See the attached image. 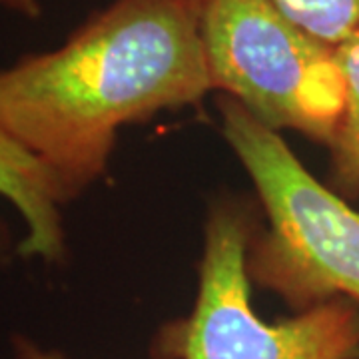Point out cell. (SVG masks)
Returning a JSON list of instances; mask_svg holds the SVG:
<instances>
[{"instance_id":"obj_1","label":"cell","mask_w":359,"mask_h":359,"mask_svg":"<svg viewBox=\"0 0 359 359\" xmlns=\"http://www.w3.org/2000/svg\"><path fill=\"white\" fill-rule=\"evenodd\" d=\"M210 90L198 0H112L60 46L0 66V126L72 202L106 174L120 128Z\"/></svg>"},{"instance_id":"obj_2","label":"cell","mask_w":359,"mask_h":359,"mask_svg":"<svg viewBox=\"0 0 359 359\" xmlns=\"http://www.w3.org/2000/svg\"><path fill=\"white\" fill-rule=\"evenodd\" d=\"M222 132L256 186L268 230L252 236L250 282L297 311L346 297L359 306V212L311 176L282 136L230 96Z\"/></svg>"},{"instance_id":"obj_3","label":"cell","mask_w":359,"mask_h":359,"mask_svg":"<svg viewBox=\"0 0 359 359\" xmlns=\"http://www.w3.org/2000/svg\"><path fill=\"white\" fill-rule=\"evenodd\" d=\"M252 236L244 205H212L196 304L162 332L160 359H359V306L346 297L280 321L257 316L248 276Z\"/></svg>"},{"instance_id":"obj_4","label":"cell","mask_w":359,"mask_h":359,"mask_svg":"<svg viewBox=\"0 0 359 359\" xmlns=\"http://www.w3.org/2000/svg\"><path fill=\"white\" fill-rule=\"evenodd\" d=\"M198 13L212 88L269 128L332 144L346 104L335 46L302 30L268 0H198Z\"/></svg>"},{"instance_id":"obj_5","label":"cell","mask_w":359,"mask_h":359,"mask_svg":"<svg viewBox=\"0 0 359 359\" xmlns=\"http://www.w3.org/2000/svg\"><path fill=\"white\" fill-rule=\"evenodd\" d=\"M0 198H4L25 222V238L18 254L44 264L66 257L62 208L68 202L50 172L30 154L4 126H0ZM4 236H0V250Z\"/></svg>"},{"instance_id":"obj_6","label":"cell","mask_w":359,"mask_h":359,"mask_svg":"<svg viewBox=\"0 0 359 359\" xmlns=\"http://www.w3.org/2000/svg\"><path fill=\"white\" fill-rule=\"evenodd\" d=\"M346 82V104L332 150V184L346 196H359V26L335 46Z\"/></svg>"},{"instance_id":"obj_7","label":"cell","mask_w":359,"mask_h":359,"mask_svg":"<svg viewBox=\"0 0 359 359\" xmlns=\"http://www.w3.org/2000/svg\"><path fill=\"white\" fill-rule=\"evenodd\" d=\"M308 34L337 46L359 26V0H268Z\"/></svg>"},{"instance_id":"obj_8","label":"cell","mask_w":359,"mask_h":359,"mask_svg":"<svg viewBox=\"0 0 359 359\" xmlns=\"http://www.w3.org/2000/svg\"><path fill=\"white\" fill-rule=\"evenodd\" d=\"M11 359H68V355L60 349L40 346L39 341H34L30 337L14 335Z\"/></svg>"},{"instance_id":"obj_9","label":"cell","mask_w":359,"mask_h":359,"mask_svg":"<svg viewBox=\"0 0 359 359\" xmlns=\"http://www.w3.org/2000/svg\"><path fill=\"white\" fill-rule=\"evenodd\" d=\"M0 11L22 16L26 20H36L42 14V0H0Z\"/></svg>"}]
</instances>
